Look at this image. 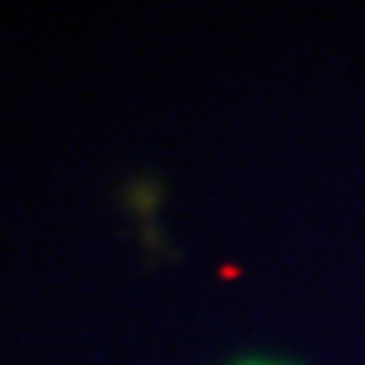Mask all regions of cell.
I'll list each match as a JSON object with an SVG mask.
<instances>
[{"label": "cell", "mask_w": 365, "mask_h": 365, "mask_svg": "<svg viewBox=\"0 0 365 365\" xmlns=\"http://www.w3.org/2000/svg\"><path fill=\"white\" fill-rule=\"evenodd\" d=\"M232 365H289V362H277V359H259V356H250V359H237Z\"/></svg>", "instance_id": "6da1fadb"}]
</instances>
